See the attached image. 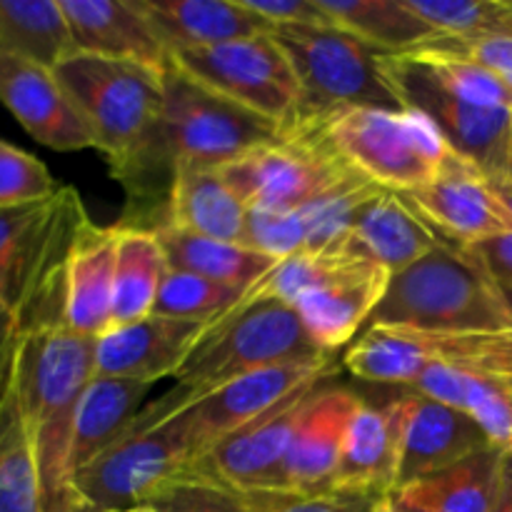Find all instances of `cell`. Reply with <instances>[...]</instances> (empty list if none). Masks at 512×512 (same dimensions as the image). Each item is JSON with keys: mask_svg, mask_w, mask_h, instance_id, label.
Returning <instances> with one entry per match:
<instances>
[{"mask_svg": "<svg viewBox=\"0 0 512 512\" xmlns=\"http://www.w3.org/2000/svg\"><path fill=\"white\" fill-rule=\"evenodd\" d=\"M373 512H423L418 508H413V505L403 503L400 498H395V495H385V498H380L378 503H375Z\"/></svg>", "mask_w": 512, "mask_h": 512, "instance_id": "obj_48", "label": "cell"}, {"mask_svg": "<svg viewBox=\"0 0 512 512\" xmlns=\"http://www.w3.org/2000/svg\"><path fill=\"white\" fill-rule=\"evenodd\" d=\"M155 235L168 255L170 268L203 275V278L238 290H248L278 263L248 245L203 238V235L185 233L178 228H160L155 230Z\"/></svg>", "mask_w": 512, "mask_h": 512, "instance_id": "obj_30", "label": "cell"}, {"mask_svg": "<svg viewBox=\"0 0 512 512\" xmlns=\"http://www.w3.org/2000/svg\"><path fill=\"white\" fill-rule=\"evenodd\" d=\"M273 38L300 83L293 133H305L345 108L403 110L380 73L383 53L338 25H285L273 30Z\"/></svg>", "mask_w": 512, "mask_h": 512, "instance_id": "obj_6", "label": "cell"}, {"mask_svg": "<svg viewBox=\"0 0 512 512\" xmlns=\"http://www.w3.org/2000/svg\"><path fill=\"white\" fill-rule=\"evenodd\" d=\"M390 270L365 260H343L298 303L295 313L320 350L335 355L370 323L390 285Z\"/></svg>", "mask_w": 512, "mask_h": 512, "instance_id": "obj_18", "label": "cell"}, {"mask_svg": "<svg viewBox=\"0 0 512 512\" xmlns=\"http://www.w3.org/2000/svg\"><path fill=\"white\" fill-rule=\"evenodd\" d=\"M400 403H360L350 418L343 453L328 495L385 498L398 488Z\"/></svg>", "mask_w": 512, "mask_h": 512, "instance_id": "obj_22", "label": "cell"}, {"mask_svg": "<svg viewBox=\"0 0 512 512\" xmlns=\"http://www.w3.org/2000/svg\"><path fill=\"white\" fill-rule=\"evenodd\" d=\"M75 53L145 65L155 73L170 68V53L138 0H60Z\"/></svg>", "mask_w": 512, "mask_h": 512, "instance_id": "obj_20", "label": "cell"}, {"mask_svg": "<svg viewBox=\"0 0 512 512\" xmlns=\"http://www.w3.org/2000/svg\"><path fill=\"white\" fill-rule=\"evenodd\" d=\"M115 265L113 328L150 318L170 263L158 235L150 230L120 228ZM110 328V330H113Z\"/></svg>", "mask_w": 512, "mask_h": 512, "instance_id": "obj_31", "label": "cell"}, {"mask_svg": "<svg viewBox=\"0 0 512 512\" xmlns=\"http://www.w3.org/2000/svg\"><path fill=\"white\" fill-rule=\"evenodd\" d=\"M410 390L465 413L483 428L495 448L512 453V390L503 383L453 365L433 363Z\"/></svg>", "mask_w": 512, "mask_h": 512, "instance_id": "obj_28", "label": "cell"}, {"mask_svg": "<svg viewBox=\"0 0 512 512\" xmlns=\"http://www.w3.org/2000/svg\"><path fill=\"white\" fill-rule=\"evenodd\" d=\"M428 48L473 60L493 73L512 93V35H480V38H435Z\"/></svg>", "mask_w": 512, "mask_h": 512, "instance_id": "obj_41", "label": "cell"}, {"mask_svg": "<svg viewBox=\"0 0 512 512\" xmlns=\"http://www.w3.org/2000/svg\"><path fill=\"white\" fill-rule=\"evenodd\" d=\"M0 512H43L38 465L20 413L15 380L0 403Z\"/></svg>", "mask_w": 512, "mask_h": 512, "instance_id": "obj_34", "label": "cell"}, {"mask_svg": "<svg viewBox=\"0 0 512 512\" xmlns=\"http://www.w3.org/2000/svg\"><path fill=\"white\" fill-rule=\"evenodd\" d=\"M193 458V433L183 413L158 428L130 430L75 473V512H118L148 505L188 470Z\"/></svg>", "mask_w": 512, "mask_h": 512, "instance_id": "obj_10", "label": "cell"}, {"mask_svg": "<svg viewBox=\"0 0 512 512\" xmlns=\"http://www.w3.org/2000/svg\"><path fill=\"white\" fill-rule=\"evenodd\" d=\"M95 378V340L65 323L25 330L15 393L33 445L43 512H75L70 440L78 405Z\"/></svg>", "mask_w": 512, "mask_h": 512, "instance_id": "obj_1", "label": "cell"}, {"mask_svg": "<svg viewBox=\"0 0 512 512\" xmlns=\"http://www.w3.org/2000/svg\"><path fill=\"white\" fill-rule=\"evenodd\" d=\"M338 373L340 363L335 358H328L323 363L280 365V368L258 370V373L243 375V378L220 385L218 390L205 395L200 403L183 410L190 433H193L195 458H200L205 450L218 445L220 440L238 433L240 428L273 410L275 405L283 403L303 385L320 378H335Z\"/></svg>", "mask_w": 512, "mask_h": 512, "instance_id": "obj_13", "label": "cell"}, {"mask_svg": "<svg viewBox=\"0 0 512 512\" xmlns=\"http://www.w3.org/2000/svg\"><path fill=\"white\" fill-rule=\"evenodd\" d=\"M0 50L58 68L75 53L60 0H0Z\"/></svg>", "mask_w": 512, "mask_h": 512, "instance_id": "obj_32", "label": "cell"}, {"mask_svg": "<svg viewBox=\"0 0 512 512\" xmlns=\"http://www.w3.org/2000/svg\"><path fill=\"white\" fill-rule=\"evenodd\" d=\"M170 63L200 88L268 120L283 135L293 133L300 83L273 33L178 50L170 55Z\"/></svg>", "mask_w": 512, "mask_h": 512, "instance_id": "obj_9", "label": "cell"}, {"mask_svg": "<svg viewBox=\"0 0 512 512\" xmlns=\"http://www.w3.org/2000/svg\"><path fill=\"white\" fill-rule=\"evenodd\" d=\"M465 250L488 270L490 278H493L505 293L512 295V233L480 240V243L468 245Z\"/></svg>", "mask_w": 512, "mask_h": 512, "instance_id": "obj_44", "label": "cell"}, {"mask_svg": "<svg viewBox=\"0 0 512 512\" xmlns=\"http://www.w3.org/2000/svg\"><path fill=\"white\" fill-rule=\"evenodd\" d=\"M58 190L50 170L35 155L0 138V210L40 203Z\"/></svg>", "mask_w": 512, "mask_h": 512, "instance_id": "obj_39", "label": "cell"}, {"mask_svg": "<svg viewBox=\"0 0 512 512\" xmlns=\"http://www.w3.org/2000/svg\"><path fill=\"white\" fill-rule=\"evenodd\" d=\"M0 103L40 145L58 153L93 148V135L55 70L0 50Z\"/></svg>", "mask_w": 512, "mask_h": 512, "instance_id": "obj_17", "label": "cell"}, {"mask_svg": "<svg viewBox=\"0 0 512 512\" xmlns=\"http://www.w3.org/2000/svg\"><path fill=\"white\" fill-rule=\"evenodd\" d=\"M148 505L158 512H253L248 498L190 473H183L165 485Z\"/></svg>", "mask_w": 512, "mask_h": 512, "instance_id": "obj_40", "label": "cell"}, {"mask_svg": "<svg viewBox=\"0 0 512 512\" xmlns=\"http://www.w3.org/2000/svg\"><path fill=\"white\" fill-rule=\"evenodd\" d=\"M418 335L435 363L485 375L512 390V328L473 335Z\"/></svg>", "mask_w": 512, "mask_h": 512, "instance_id": "obj_36", "label": "cell"}, {"mask_svg": "<svg viewBox=\"0 0 512 512\" xmlns=\"http://www.w3.org/2000/svg\"><path fill=\"white\" fill-rule=\"evenodd\" d=\"M380 73L398 103L423 115L455 155L475 165L485 178H503L512 110L483 108L455 93L418 53H383Z\"/></svg>", "mask_w": 512, "mask_h": 512, "instance_id": "obj_8", "label": "cell"}, {"mask_svg": "<svg viewBox=\"0 0 512 512\" xmlns=\"http://www.w3.org/2000/svg\"><path fill=\"white\" fill-rule=\"evenodd\" d=\"M335 358L315 345L295 308L283 303L238 305L220 320L188 363L175 375V385L158 400L145 405L130 430H150L200 403L220 385L258 370L280 365H310Z\"/></svg>", "mask_w": 512, "mask_h": 512, "instance_id": "obj_2", "label": "cell"}, {"mask_svg": "<svg viewBox=\"0 0 512 512\" xmlns=\"http://www.w3.org/2000/svg\"><path fill=\"white\" fill-rule=\"evenodd\" d=\"M155 33L163 40L168 53L210 45L230 43V40L270 35L273 25L265 23L240 0H138Z\"/></svg>", "mask_w": 512, "mask_h": 512, "instance_id": "obj_24", "label": "cell"}, {"mask_svg": "<svg viewBox=\"0 0 512 512\" xmlns=\"http://www.w3.org/2000/svg\"><path fill=\"white\" fill-rule=\"evenodd\" d=\"M253 512H373L380 498L363 495H315V498H263L253 500Z\"/></svg>", "mask_w": 512, "mask_h": 512, "instance_id": "obj_42", "label": "cell"}, {"mask_svg": "<svg viewBox=\"0 0 512 512\" xmlns=\"http://www.w3.org/2000/svg\"><path fill=\"white\" fill-rule=\"evenodd\" d=\"M343 260V255H330V253H295L288 258L278 260L258 283L250 285L245 290L240 305L248 308V305L258 303H283L293 308L310 288L320 283L330 270L338 268Z\"/></svg>", "mask_w": 512, "mask_h": 512, "instance_id": "obj_38", "label": "cell"}, {"mask_svg": "<svg viewBox=\"0 0 512 512\" xmlns=\"http://www.w3.org/2000/svg\"><path fill=\"white\" fill-rule=\"evenodd\" d=\"M153 385L95 375L78 405L70 440V478L113 448L133 428ZM75 495V493H73Z\"/></svg>", "mask_w": 512, "mask_h": 512, "instance_id": "obj_25", "label": "cell"}, {"mask_svg": "<svg viewBox=\"0 0 512 512\" xmlns=\"http://www.w3.org/2000/svg\"><path fill=\"white\" fill-rule=\"evenodd\" d=\"M488 185L495 198H498V203L503 205L505 213H508V218L512 220V180L505 178V175L503 178H488Z\"/></svg>", "mask_w": 512, "mask_h": 512, "instance_id": "obj_46", "label": "cell"}, {"mask_svg": "<svg viewBox=\"0 0 512 512\" xmlns=\"http://www.w3.org/2000/svg\"><path fill=\"white\" fill-rule=\"evenodd\" d=\"M328 380H313L295 390L273 410L205 450L188 465L185 473L213 480L245 498H283L280 485H283V468L290 445L303 423L310 400Z\"/></svg>", "mask_w": 512, "mask_h": 512, "instance_id": "obj_12", "label": "cell"}, {"mask_svg": "<svg viewBox=\"0 0 512 512\" xmlns=\"http://www.w3.org/2000/svg\"><path fill=\"white\" fill-rule=\"evenodd\" d=\"M495 512H512V453H508V463H505L503 493H500L498 508H495Z\"/></svg>", "mask_w": 512, "mask_h": 512, "instance_id": "obj_47", "label": "cell"}, {"mask_svg": "<svg viewBox=\"0 0 512 512\" xmlns=\"http://www.w3.org/2000/svg\"><path fill=\"white\" fill-rule=\"evenodd\" d=\"M118 225L100 228L93 220L80 228L65 268V325L98 340L113 328Z\"/></svg>", "mask_w": 512, "mask_h": 512, "instance_id": "obj_23", "label": "cell"}, {"mask_svg": "<svg viewBox=\"0 0 512 512\" xmlns=\"http://www.w3.org/2000/svg\"><path fill=\"white\" fill-rule=\"evenodd\" d=\"M250 208L218 170H180L168 200V223L203 238L245 245Z\"/></svg>", "mask_w": 512, "mask_h": 512, "instance_id": "obj_26", "label": "cell"}, {"mask_svg": "<svg viewBox=\"0 0 512 512\" xmlns=\"http://www.w3.org/2000/svg\"><path fill=\"white\" fill-rule=\"evenodd\" d=\"M65 93L93 135V148L120 173L160 123L163 75L145 65L73 53L55 68Z\"/></svg>", "mask_w": 512, "mask_h": 512, "instance_id": "obj_7", "label": "cell"}, {"mask_svg": "<svg viewBox=\"0 0 512 512\" xmlns=\"http://www.w3.org/2000/svg\"><path fill=\"white\" fill-rule=\"evenodd\" d=\"M363 398L345 388L323 385L310 400L283 468V498L328 495L343 453L350 418Z\"/></svg>", "mask_w": 512, "mask_h": 512, "instance_id": "obj_19", "label": "cell"}, {"mask_svg": "<svg viewBox=\"0 0 512 512\" xmlns=\"http://www.w3.org/2000/svg\"><path fill=\"white\" fill-rule=\"evenodd\" d=\"M398 488L438 475L480 450L493 448L473 418L450 405L413 393L400 395Z\"/></svg>", "mask_w": 512, "mask_h": 512, "instance_id": "obj_15", "label": "cell"}, {"mask_svg": "<svg viewBox=\"0 0 512 512\" xmlns=\"http://www.w3.org/2000/svg\"><path fill=\"white\" fill-rule=\"evenodd\" d=\"M218 173L250 210L270 213L303 210L363 180L313 133L280 135L240 155Z\"/></svg>", "mask_w": 512, "mask_h": 512, "instance_id": "obj_11", "label": "cell"}, {"mask_svg": "<svg viewBox=\"0 0 512 512\" xmlns=\"http://www.w3.org/2000/svg\"><path fill=\"white\" fill-rule=\"evenodd\" d=\"M245 290L220 285L203 275L185 273L170 268L160 285L153 315L173 320H190V323H213L228 318L243 300Z\"/></svg>", "mask_w": 512, "mask_h": 512, "instance_id": "obj_35", "label": "cell"}, {"mask_svg": "<svg viewBox=\"0 0 512 512\" xmlns=\"http://www.w3.org/2000/svg\"><path fill=\"white\" fill-rule=\"evenodd\" d=\"M88 220L75 188L0 210V303L18 318L23 333L65 323V268Z\"/></svg>", "mask_w": 512, "mask_h": 512, "instance_id": "obj_4", "label": "cell"}, {"mask_svg": "<svg viewBox=\"0 0 512 512\" xmlns=\"http://www.w3.org/2000/svg\"><path fill=\"white\" fill-rule=\"evenodd\" d=\"M438 245H443V240L400 200L398 193L378 190L358 205L333 255L365 260L390 273H400Z\"/></svg>", "mask_w": 512, "mask_h": 512, "instance_id": "obj_21", "label": "cell"}, {"mask_svg": "<svg viewBox=\"0 0 512 512\" xmlns=\"http://www.w3.org/2000/svg\"><path fill=\"white\" fill-rule=\"evenodd\" d=\"M505 178L512 180V128H510V140H508V160H505Z\"/></svg>", "mask_w": 512, "mask_h": 512, "instance_id": "obj_49", "label": "cell"}, {"mask_svg": "<svg viewBox=\"0 0 512 512\" xmlns=\"http://www.w3.org/2000/svg\"><path fill=\"white\" fill-rule=\"evenodd\" d=\"M433 363L418 333L395 328H368L343 358L355 378L408 388Z\"/></svg>", "mask_w": 512, "mask_h": 512, "instance_id": "obj_33", "label": "cell"}, {"mask_svg": "<svg viewBox=\"0 0 512 512\" xmlns=\"http://www.w3.org/2000/svg\"><path fill=\"white\" fill-rule=\"evenodd\" d=\"M505 463L508 453L493 445L393 495L423 512H495L503 493Z\"/></svg>", "mask_w": 512, "mask_h": 512, "instance_id": "obj_27", "label": "cell"}, {"mask_svg": "<svg viewBox=\"0 0 512 512\" xmlns=\"http://www.w3.org/2000/svg\"><path fill=\"white\" fill-rule=\"evenodd\" d=\"M368 328L473 335L512 328V300L465 248L443 243L400 273Z\"/></svg>", "mask_w": 512, "mask_h": 512, "instance_id": "obj_3", "label": "cell"}, {"mask_svg": "<svg viewBox=\"0 0 512 512\" xmlns=\"http://www.w3.org/2000/svg\"><path fill=\"white\" fill-rule=\"evenodd\" d=\"M20 338H23V330H20L18 318L0 303V403L15 380Z\"/></svg>", "mask_w": 512, "mask_h": 512, "instance_id": "obj_45", "label": "cell"}, {"mask_svg": "<svg viewBox=\"0 0 512 512\" xmlns=\"http://www.w3.org/2000/svg\"><path fill=\"white\" fill-rule=\"evenodd\" d=\"M213 323H190L150 315L140 323L118 325L95 340V375L155 385L183 370Z\"/></svg>", "mask_w": 512, "mask_h": 512, "instance_id": "obj_16", "label": "cell"}, {"mask_svg": "<svg viewBox=\"0 0 512 512\" xmlns=\"http://www.w3.org/2000/svg\"><path fill=\"white\" fill-rule=\"evenodd\" d=\"M118 512H158L153 505H138V508H128V510H118Z\"/></svg>", "mask_w": 512, "mask_h": 512, "instance_id": "obj_50", "label": "cell"}, {"mask_svg": "<svg viewBox=\"0 0 512 512\" xmlns=\"http://www.w3.org/2000/svg\"><path fill=\"white\" fill-rule=\"evenodd\" d=\"M440 38L512 35V0H408Z\"/></svg>", "mask_w": 512, "mask_h": 512, "instance_id": "obj_37", "label": "cell"}, {"mask_svg": "<svg viewBox=\"0 0 512 512\" xmlns=\"http://www.w3.org/2000/svg\"><path fill=\"white\" fill-rule=\"evenodd\" d=\"M305 133L323 140L360 178L398 195L433 183L455 160L443 135L405 108H345Z\"/></svg>", "mask_w": 512, "mask_h": 512, "instance_id": "obj_5", "label": "cell"}, {"mask_svg": "<svg viewBox=\"0 0 512 512\" xmlns=\"http://www.w3.org/2000/svg\"><path fill=\"white\" fill-rule=\"evenodd\" d=\"M400 200L443 243L458 248L512 233V220L490 190L488 178L460 155L433 183L403 193Z\"/></svg>", "mask_w": 512, "mask_h": 512, "instance_id": "obj_14", "label": "cell"}, {"mask_svg": "<svg viewBox=\"0 0 512 512\" xmlns=\"http://www.w3.org/2000/svg\"><path fill=\"white\" fill-rule=\"evenodd\" d=\"M333 25L380 53H410L440 38L408 0H318Z\"/></svg>", "mask_w": 512, "mask_h": 512, "instance_id": "obj_29", "label": "cell"}, {"mask_svg": "<svg viewBox=\"0 0 512 512\" xmlns=\"http://www.w3.org/2000/svg\"><path fill=\"white\" fill-rule=\"evenodd\" d=\"M243 8L263 18L273 28L285 25H333L318 0H240Z\"/></svg>", "mask_w": 512, "mask_h": 512, "instance_id": "obj_43", "label": "cell"}]
</instances>
